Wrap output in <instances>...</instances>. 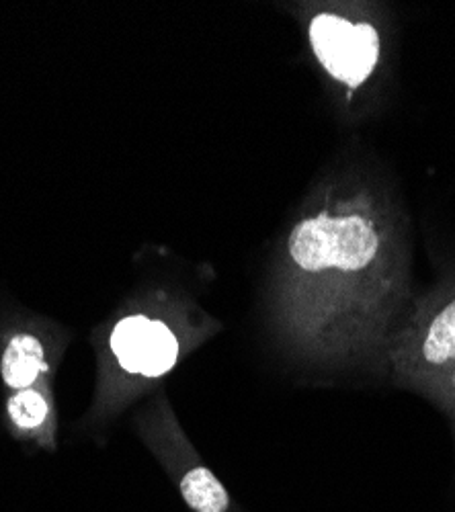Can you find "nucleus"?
Here are the masks:
<instances>
[{"mask_svg": "<svg viewBox=\"0 0 455 512\" xmlns=\"http://www.w3.org/2000/svg\"><path fill=\"white\" fill-rule=\"evenodd\" d=\"M181 494L195 512H226L230 496L208 467H193L181 480Z\"/></svg>", "mask_w": 455, "mask_h": 512, "instance_id": "nucleus-5", "label": "nucleus"}, {"mask_svg": "<svg viewBox=\"0 0 455 512\" xmlns=\"http://www.w3.org/2000/svg\"><path fill=\"white\" fill-rule=\"evenodd\" d=\"M310 41L326 72L353 89L367 80L380 58L378 31L367 23L353 25L337 15L314 17Z\"/></svg>", "mask_w": 455, "mask_h": 512, "instance_id": "nucleus-2", "label": "nucleus"}, {"mask_svg": "<svg viewBox=\"0 0 455 512\" xmlns=\"http://www.w3.org/2000/svg\"><path fill=\"white\" fill-rule=\"evenodd\" d=\"M423 357L431 365H449L455 361V300L447 304L431 322L423 340ZM455 386V371L451 373Z\"/></svg>", "mask_w": 455, "mask_h": 512, "instance_id": "nucleus-6", "label": "nucleus"}, {"mask_svg": "<svg viewBox=\"0 0 455 512\" xmlns=\"http://www.w3.org/2000/svg\"><path fill=\"white\" fill-rule=\"evenodd\" d=\"M380 238L365 218L345 216L300 222L289 236V254L294 263L310 273L324 269L359 271L376 259Z\"/></svg>", "mask_w": 455, "mask_h": 512, "instance_id": "nucleus-1", "label": "nucleus"}, {"mask_svg": "<svg viewBox=\"0 0 455 512\" xmlns=\"http://www.w3.org/2000/svg\"><path fill=\"white\" fill-rule=\"evenodd\" d=\"M111 351L128 373L160 377L179 359V343L171 328L146 316L123 318L111 332Z\"/></svg>", "mask_w": 455, "mask_h": 512, "instance_id": "nucleus-3", "label": "nucleus"}, {"mask_svg": "<svg viewBox=\"0 0 455 512\" xmlns=\"http://www.w3.org/2000/svg\"><path fill=\"white\" fill-rule=\"evenodd\" d=\"M48 412V400L31 388L21 390L9 400V414L21 429H37V426L46 422Z\"/></svg>", "mask_w": 455, "mask_h": 512, "instance_id": "nucleus-7", "label": "nucleus"}, {"mask_svg": "<svg viewBox=\"0 0 455 512\" xmlns=\"http://www.w3.org/2000/svg\"><path fill=\"white\" fill-rule=\"evenodd\" d=\"M46 371L44 347L33 334H17L3 357V377L9 388L27 390Z\"/></svg>", "mask_w": 455, "mask_h": 512, "instance_id": "nucleus-4", "label": "nucleus"}]
</instances>
